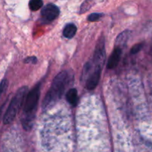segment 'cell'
Listing matches in <instances>:
<instances>
[{"label":"cell","mask_w":152,"mask_h":152,"mask_svg":"<svg viewBox=\"0 0 152 152\" xmlns=\"http://www.w3.org/2000/svg\"><path fill=\"white\" fill-rule=\"evenodd\" d=\"M39 96L40 83H38L28 92L24 101L23 113L21 117V122L25 130H31L34 126Z\"/></svg>","instance_id":"obj_1"},{"label":"cell","mask_w":152,"mask_h":152,"mask_svg":"<svg viewBox=\"0 0 152 152\" xmlns=\"http://www.w3.org/2000/svg\"><path fill=\"white\" fill-rule=\"evenodd\" d=\"M68 80V72L61 71L53 79L50 89L46 94L42 102L43 109L45 110L53 106L62 96Z\"/></svg>","instance_id":"obj_2"},{"label":"cell","mask_w":152,"mask_h":152,"mask_svg":"<svg viewBox=\"0 0 152 152\" xmlns=\"http://www.w3.org/2000/svg\"><path fill=\"white\" fill-rule=\"evenodd\" d=\"M28 92V88L27 86H22L19 88L16 92L13 97L12 98L8 108L6 110V112L3 118L4 124L7 125L11 123L14 120L15 117L23 105L25 96Z\"/></svg>","instance_id":"obj_3"},{"label":"cell","mask_w":152,"mask_h":152,"mask_svg":"<svg viewBox=\"0 0 152 152\" xmlns=\"http://www.w3.org/2000/svg\"><path fill=\"white\" fill-rule=\"evenodd\" d=\"M59 14V7L54 4H48L42 9L41 15L46 22H51L56 19Z\"/></svg>","instance_id":"obj_4"},{"label":"cell","mask_w":152,"mask_h":152,"mask_svg":"<svg viewBox=\"0 0 152 152\" xmlns=\"http://www.w3.org/2000/svg\"><path fill=\"white\" fill-rule=\"evenodd\" d=\"M122 56V48L120 47H116L113 50L112 53L108 59L107 68L108 69H114L118 65Z\"/></svg>","instance_id":"obj_5"},{"label":"cell","mask_w":152,"mask_h":152,"mask_svg":"<svg viewBox=\"0 0 152 152\" xmlns=\"http://www.w3.org/2000/svg\"><path fill=\"white\" fill-rule=\"evenodd\" d=\"M67 101L69 102L73 106H76L78 102V94H77V90L76 88H71L66 93Z\"/></svg>","instance_id":"obj_6"},{"label":"cell","mask_w":152,"mask_h":152,"mask_svg":"<svg viewBox=\"0 0 152 152\" xmlns=\"http://www.w3.org/2000/svg\"><path fill=\"white\" fill-rule=\"evenodd\" d=\"M77 30V26L74 24L69 23L65 26L62 31V34L65 38L71 39L75 36Z\"/></svg>","instance_id":"obj_7"},{"label":"cell","mask_w":152,"mask_h":152,"mask_svg":"<svg viewBox=\"0 0 152 152\" xmlns=\"http://www.w3.org/2000/svg\"><path fill=\"white\" fill-rule=\"evenodd\" d=\"M129 35H130V31H123V33H121V34L117 37V40H116V44L117 45V47H120V46L126 44L128 39H129Z\"/></svg>","instance_id":"obj_8"},{"label":"cell","mask_w":152,"mask_h":152,"mask_svg":"<svg viewBox=\"0 0 152 152\" xmlns=\"http://www.w3.org/2000/svg\"><path fill=\"white\" fill-rule=\"evenodd\" d=\"M43 6L42 0H30L29 7L32 11L39 10Z\"/></svg>","instance_id":"obj_9"},{"label":"cell","mask_w":152,"mask_h":152,"mask_svg":"<svg viewBox=\"0 0 152 152\" xmlns=\"http://www.w3.org/2000/svg\"><path fill=\"white\" fill-rule=\"evenodd\" d=\"M103 16L102 13H91L88 16V20L89 22H96V21L99 20L102 16Z\"/></svg>","instance_id":"obj_10"},{"label":"cell","mask_w":152,"mask_h":152,"mask_svg":"<svg viewBox=\"0 0 152 152\" xmlns=\"http://www.w3.org/2000/svg\"><path fill=\"white\" fill-rule=\"evenodd\" d=\"M7 86H8V82L7 80H3L0 83V98L2 96L3 94L6 91L7 88Z\"/></svg>","instance_id":"obj_11"},{"label":"cell","mask_w":152,"mask_h":152,"mask_svg":"<svg viewBox=\"0 0 152 152\" xmlns=\"http://www.w3.org/2000/svg\"><path fill=\"white\" fill-rule=\"evenodd\" d=\"M144 42H140L134 45L132 48V49H131V53H132V54H136V53H137L142 48Z\"/></svg>","instance_id":"obj_12"},{"label":"cell","mask_w":152,"mask_h":152,"mask_svg":"<svg viewBox=\"0 0 152 152\" xmlns=\"http://www.w3.org/2000/svg\"><path fill=\"white\" fill-rule=\"evenodd\" d=\"M37 62V57H35V56H32V57H28L25 60V62H31V63L33 64H35L36 62Z\"/></svg>","instance_id":"obj_13"}]
</instances>
